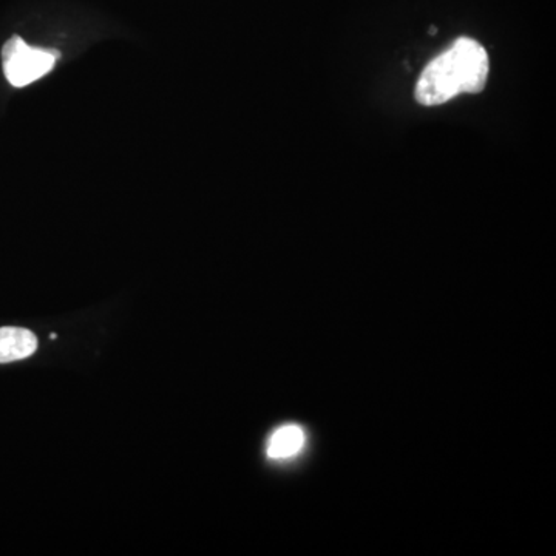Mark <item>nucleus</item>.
I'll return each instance as SVG.
<instances>
[{
	"instance_id": "obj_1",
	"label": "nucleus",
	"mask_w": 556,
	"mask_h": 556,
	"mask_svg": "<svg viewBox=\"0 0 556 556\" xmlns=\"http://www.w3.org/2000/svg\"><path fill=\"white\" fill-rule=\"evenodd\" d=\"M488 64V53L477 40L459 37L426 64L414 89L417 102L426 107L441 106L462 93H481L490 71Z\"/></svg>"
},
{
	"instance_id": "obj_3",
	"label": "nucleus",
	"mask_w": 556,
	"mask_h": 556,
	"mask_svg": "<svg viewBox=\"0 0 556 556\" xmlns=\"http://www.w3.org/2000/svg\"><path fill=\"white\" fill-rule=\"evenodd\" d=\"M37 350V339L26 328H0V363L22 361Z\"/></svg>"
},
{
	"instance_id": "obj_4",
	"label": "nucleus",
	"mask_w": 556,
	"mask_h": 556,
	"mask_svg": "<svg viewBox=\"0 0 556 556\" xmlns=\"http://www.w3.org/2000/svg\"><path fill=\"white\" fill-rule=\"evenodd\" d=\"M305 431L299 425L280 426L272 435L268 444V456L272 459H286L294 456L305 446Z\"/></svg>"
},
{
	"instance_id": "obj_2",
	"label": "nucleus",
	"mask_w": 556,
	"mask_h": 556,
	"mask_svg": "<svg viewBox=\"0 0 556 556\" xmlns=\"http://www.w3.org/2000/svg\"><path fill=\"white\" fill-rule=\"evenodd\" d=\"M59 53L51 48L26 44L20 36H11L2 48V67L11 86H30L48 75L56 66Z\"/></svg>"
}]
</instances>
